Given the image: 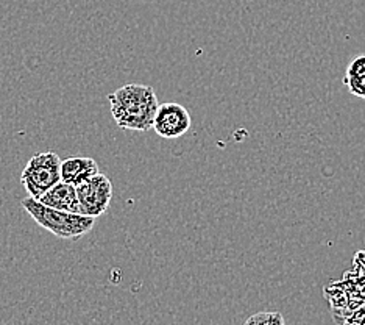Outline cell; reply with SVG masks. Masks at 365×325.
I'll use <instances>...</instances> for the list:
<instances>
[{
  "label": "cell",
  "mask_w": 365,
  "mask_h": 325,
  "mask_svg": "<svg viewBox=\"0 0 365 325\" xmlns=\"http://www.w3.org/2000/svg\"><path fill=\"white\" fill-rule=\"evenodd\" d=\"M342 81L353 96L365 100V55L353 58L346 66Z\"/></svg>",
  "instance_id": "obj_8"
},
{
  "label": "cell",
  "mask_w": 365,
  "mask_h": 325,
  "mask_svg": "<svg viewBox=\"0 0 365 325\" xmlns=\"http://www.w3.org/2000/svg\"><path fill=\"white\" fill-rule=\"evenodd\" d=\"M98 172V166L94 158L72 156L61 161V180L77 186Z\"/></svg>",
  "instance_id": "obj_7"
},
{
  "label": "cell",
  "mask_w": 365,
  "mask_h": 325,
  "mask_svg": "<svg viewBox=\"0 0 365 325\" xmlns=\"http://www.w3.org/2000/svg\"><path fill=\"white\" fill-rule=\"evenodd\" d=\"M108 100L113 119L120 129L147 131L153 127L155 113L160 104L152 86L130 83L115 89L108 96Z\"/></svg>",
  "instance_id": "obj_1"
},
{
  "label": "cell",
  "mask_w": 365,
  "mask_h": 325,
  "mask_svg": "<svg viewBox=\"0 0 365 325\" xmlns=\"http://www.w3.org/2000/svg\"><path fill=\"white\" fill-rule=\"evenodd\" d=\"M21 205L33 221L61 239H80L93 230L96 224V218L91 216L56 210L30 196L24 199Z\"/></svg>",
  "instance_id": "obj_2"
},
{
  "label": "cell",
  "mask_w": 365,
  "mask_h": 325,
  "mask_svg": "<svg viewBox=\"0 0 365 325\" xmlns=\"http://www.w3.org/2000/svg\"><path fill=\"white\" fill-rule=\"evenodd\" d=\"M192 119H190V113L185 106L169 102L158 105V110L155 113L153 119V130L165 139H177L190 130Z\"/></svg>",
  "instance_id": "obj_5"
},
{
  "label": "cell",
  "mask_w": 365,
  "mask_h": 325,
  "mask_svg": "<svg viewBox=\"0 0 365 325\" xmlns=\"http://www.w3.org/2000/svg\"><path fill=\"white\" fill-rule=\"evenodd\" d=\"M38 200L47 206L56 208V210H63V211H69V213H80L77 188L71 185V183H66L63 180L58 181L56 185H53L46 194L41 196Z\"/></svg>",
  "instance_id": "obj_6"
},
{
  "label": "cell",
  "mask_w": 365,
  "mask_h": 325,
  "mask_svg": "<svg viewBox=\"0 0 365 325\" xmlns=\"http://www.w3.org/2000/svg\"><path fill=\"white\" fill-rule=\"evenodd\" d=\"M61 180V160L52 150L31 156L21 174V183L30 197L39 199Z\"/></svg>",
  "instance_id": "obj_3"
},
{
  "label": "cell",
  "mask_w": 365,
  "mask_h": 325,
  "mask_svg": "<svg viewBox=\"0 0 365 325\" xmlns=\"http://www.w3.org/2000/svg\"><path fill=\"white\" fill-rule=\"evenodd\" d=\"M247 325H264V324H273V325H283L286 324V319L283 318V314L278 311H259L253 314L252 318H248L245 321Z\"/></svg>",
  "instance_id": "obj_9"
},
{
  "label": "cell",
  "mask_w": 365,
  "mask_h": 325,
  "mask_svg": "<svg viewBox=\"0 0 365 325\" xmlns=\"http://www.w3.org/2000/svg\"><path fill=\"white\" fill-rule=\"evenodd\" d=\"M77 188L80 214L98 218L106 213L113 199V183L105 174L97 172L93 177L81 181Z\"/></svg>",
  "instance_id": "obj_4"
}]
</instances>
